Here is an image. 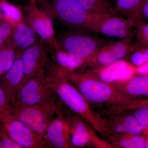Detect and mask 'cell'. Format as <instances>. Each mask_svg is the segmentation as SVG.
<instances>
[{
	"label": "cell",
	"mask_w": 148,
	"mask_h": 148,
	"mask_svg": "<svg viewBox=\"0 0 148 148\" xmlns=\"http://www.w3.org/2000/svg\"><path fill=\"white\" fill-rule=\"evenodd\" d=\"M59 48L87 61L90 56L109 41L83 32H73L63 34L56 38Z\"/></svg>",
	"instance_id": "5"
},
{
	"label": "cell",
	"mask_w": 148,
	"mask_h": 148,
	"mask_svg": "<svg viewBox=\"0 0 148 148\" xmlns=\"http://www.w3.org/2000/svg\"><path fill=\"white\" fill-rule=\"evenodd\" d=\"M3 18L2 14L1 12V10H0V23L3 21Z\"/></svg>",
	"instance_id": "36"
},
{
	"label": "cell",
	"mask_w": 148,
	"mask_h": 148,
	"mask_svg": "<svg viewBox=\"0 0 148 148\" xmlns=\"http://www.w3.org/2000/svg\"><path fill=\"white\" fill-rule=\"evenodd\" d=\"M69 127L71 142L74 147L83 148L92 145L101 148H114L111 143L102 140L95 130L79 116L63 109Z\"/></svg>",
	"instance_id": "6"
},
{
	"label": "cell",
	"mask_w": 148,
	"mask_h": 148,
	"mask_svg": "<svg viewBox=\"0 0 148 148\" xmlns=\"http://www.w3.org/2000/svg\"><path fill=\"white\" fill-rule=\"evenodd\" d=\"M146 139L145 141V148H148V135H146Z\"/></svg>",
	"instance_id": "34"
},
{
	"label": "cell",
	"mask_w": 148,
	"mask_h": 148,
	"mask_svg": "<svg viewBox=\"0 0 148 148\" xmlns=\"http://www.w3.org/2000/svg\"><path fill=\"white\" fill-rule=\"evenodd\" d=\"M136 67V73L140 75H148V62Z\"/></svg>",
	"instance_id": "31"
},
{
	"label": "cell",
	"mask_w": 148,
	"mask_h": 148,
	"mask_svg": "<svg viewBox=\"0 0 148 148\" xmlns=\"http://www.w3.org/2000/svg\"><path fill=\"white\" fill-rule=\"evenodd\" d=\"M137 47L136 44L132 43V38L119 41H109L91 56L86 61V64L94 68L108 66L123 59Z\"/></svg>",
	"instance_id": "10"
},
{
	"label": "cell",
	"mask_w": 148,
	"mask_h": 148,
	"mask_svg": "<svg viewBox=\"0 0 148 148\" xmlns=\"http://www.w3.org/2000/svg\"><path fill=\"white\" fill-rule=\"evenodd\" d=\"M111 84L130 98L148 97V75H135L127 81Z\"/></svg>",
	"instance_id": "17"
},
{
	"label": "cell",
	"mask_w": 148,
	"mask_h": 148,
	"mask_svg": "<svg viewBox=\"0 0 148 148\" xmlns=\"http://www.w3.org/2000/svg\"><path fill=\"white\" fill-rule=\"evenodd\" d=\"M21 58L24 78L20 86L33 77L45 73L49 68V57L46 48L42 43L38 42L23 51Z\"/></svg>",
	"instance_id": "11"
},
{
	"label": "cell",
	"mask_w": 148,
	"mask_h": 148,
	"mask_svg": "<svg viewBox=\"0 0 148 148\" xmlns=\"http://www.w3.org/2000/svg\"><path fill=\"white\" fill-rule=\"evenodd\" d=\"M37 36L33 29L24 21L14 27L12 40L18 50L23 51L38 42Z\"/></svg>",
	"instance_id": "19"
},
{
	"label": "cell",
	"mask_w": 148,
	"mask_h": 148,
	"mask_svg": "<svg viewBox=\"0 0 148 148\" xmlns=\"http://www.w3.org/2000/svg\"><path fill=\"white\" fill-rule=\"evenodd\" d=\"M88 13L99 15H118L119 12L107 0H75Z\"/></svg>",
	"instance_id": "21"
},
{
	"label": "cell",
	"mask_w": 148,
	"mask_h": 148,
	"mask_svg": "<svg viewBox=\"0 0 148 148\" xmlns=\"http://www.w3.org/2000/svg\"><path fill=\"white\" fill-rule=\"evenodd\" d=\"M124 125L126 134L140 135L143 132V130L134 115L128 114L121 116Z\"/></svg>",
	"instance_id": "24"
},
{
	"label": "cell",
	"mask_w": 148,
	"mask_h": 148,
	"mask_svg": "<svg viewBox=\"0 0 148 148\" xmlns=\"http://www.w3.org/2000/svg\"><path fill=\"white\" fill-rule=\"evenodd\" d=\"M131 64L135 67L148 62V47L140 46L132 53L130 57Z\"/></svg>",
	"instance_id": "25"
},
{
	"label": "cell",
	"mask_w": 148,
	"mask_h": 148,
	"mask_svg": "<svg viewBox=\"0 0 148 148\" xmlns=\"http://www.w3.org/2000/svg\"><path fill=\"white\" fill-rule=\"evenodd\" d=\"M136 37L138 47H148V24L144 22L136 29Z\"/></svg>",
	"instance_id": "28"
},
{
	"label": "cell",
	"mask_w": 148,
	"mask_h": 148,
	"mask_svg": "<svg viewBox=\"0 0 148 148\" xmlns=\"http://www.w3.org/2000/svg\"><path fill=\"white\" fill-rule=\"evenodd\" d=\"M57 98L49 84L45 73L30 79L19 87L14 104L37 105L56 100Z\"/></svg>",
	"instance_id": "7"
},
{
	"label": "cell",
	"mask_w": 148,
	"mask_h": 148,
	"mask_svg": "<svg viewBox=\"0 0 148 148\" xmlns=\"http://www.w3.org/2000/svg\"><path fill=\"white\" fill-rule=\"evenodd\" d=\"M135 110L133 115L144 131L148 127V104H144Z\"/></svg>",
	"instance_id": "27"
},
{
	"label": "cell",
	"mask_w": 148,
	"mask_h": 148,
	"mask_svg": "<svg viewBox=\"0 0 148 148\" xmlns=\"http://www.w3.org/2000/svg\"><path fill=\"white\" fill-rule=\"evenodd\" d=\"M12 109V105L0 85V114H10Z\"/></svg>",
	"instance_id": "30"
},
{
	"label": "cell",
	"mask_w": 148,
	"mask_h": 148,
	"mask_svg": "<svg viewBox=\"0 0 148 148\" xmlns=\"http://www.w3.org/2000/svg\"><path fill=\"white\" fill-rule=\"evenodd\" d=\"M26 23L43 42L52 47L56 45L53 17L45 8H40L32 2L26 8Z\"/></svg>",
	"instance_id": "9"
},
{
	"label": "cell",
	"mask_w": 148,
	"mask_h": 148,
	"mask_svg": "<svg viewBox=\"0 0 148 148\" xmlns=\"http://www.w3.org/2000/svg\"><path fill=\"white\" fill-rule=\"evenodd\" d=\"M22 51L18 50L13 66L0 78V85L12 106L15 103L17 91L24 79V68L21 58Z\"/></svg>",
	"instance_id": "15"
},
{
	"label": "cell",
	"mask_w": 148,
	"mask_h": 148,
	"mask_svg": "<svg viewBox=\"0 0 148 148\" xmlns=\"http://www.w3.org/2000/svg\"><path fill=\"white\" fill-rule=\"evenodd\" d=\"M0 10L3 20L7 21L14 27L24 21V15L21 9L6 0H0Z\"/></svg>",
	"instance_id": "23"
},
{
	"label": "cell",
	"mask_w": 148,
	"mask_h": 148,
	"mask_svg": "<svg viewBox=\"0 0 148 148\" xmlns=\"http://www.w3.org/2000/svg\"><path fill=\"white\" fill-rule=\"evenodd\" d=\"M2 127L22 148H47L45 140L11 114H0Z\"/></svg>",
	"instance_id": "8"
},
{
	"label": "cell",
	"mask_w": 148,
	"mask_h": 148,
	"mask_svg": "<svg viewBox=\"0 0 148 148\" xmlns=\"http://www.w3.org/2000/svg\"><path fill=\"white\" fill-rule=\"evenodd\" d=\"M112 145L114 147L145 148L146 135L130 134H112L109 135Z\"/></svg>",
	"instance_id": "20"
},
{
	"label": "cell",
	"mask_w": 148,
	"mask_h": 148,
	"mask_svg": "<svg viewBox=\"0 0 148 148\" xmlns=\"http://www.w3.org/2000/svg\"><path fill=\"white\" fill-rule=\"evenodd\" d=\"M143 0H117L116 8L135 29L145 22L142 13Z\"/></svg>",
	"instance_id": "18"
},
{
	"label": "cell",
	"mask_w": 148,
	"mask_h": 148,
	"mask_svg": "<svg viewBox=\"0 0 148 148\" xmlns=\"http://www.w3.org/2000/svg\"><path fill=\"white\" fill-rule=\"evenodd\" d=\"M46 77L51 88L62 103L99 134L108 137L110 135L108 120L92 110L89 102L65 75L52 71Z\"/></svg>",
	"instance_id": "1"
},
{
	"label": "cell",
	"mask_w": 148,
	"mask_h": 148,
	"mask_svg": "<svg viewBox=\"0 0 148 148\" xmlns=\"http://www.w3.org/2000/svg\"><path fill=\"white\" fill-rule=\"evenodd\" d=\"M2 127L1 125V123H0V134H1V130Z\"/></svg>",
	"instance_id": "37"
},
{
	"label": "cell",
	"mask_w": 148,
	"mask_h": 148,
	"mask_svg": "<svg viewBox=\"0 0 148 148\" xmlns=\"http://www.w3.org/2000/svg\"><path fill=\"white\" fill-rule=\"evenodd\" d=\"M17 49L12 39L0 49V78L13 66L17 57Z\"/></svg>",
	"instance_id": "22"
},
{
	"label": "cell",
	"mask_w": 148,
	"mask_h": 148,
	"mask_svg": "<svg viewBox=\"0 0 148 148\" xmlns=\"http://www.w3.org/2000/svg\"><path fill=\"white\" fill-rule=\"evenodd\" d=\"M142 11L144 18L148 20V1L143 2Z\"/></svg>",
	"instance_id": "32"
},
{
	"label": "cell",
	"mask_w": 148,
	"mask_h": 148,
	"mask_svg": "<svg viewBox=\"0 0 148 148\" xmlns=\"http://www.w3.org/2000/svg\"><path fill=\"white\" fill-rule=\"evenodd\" d=\"M47 148H74L71 142L70 127L62 108L46 130Z\"/></svg>",
	"instance_id": "14"
},
{
	"label": "cell",
	"mask_w": 148,
	"mask_h": 148,
	"mask_svg": "<svg viewBox=\"0 0 148 148\" xmlns=\"http://www.w3.org/2000/svg\"><path fill=\"white\" fill-rule=\"evenodd\" d=\"M135 66L123 59L100 68H94L90 74L102 81L112 84L127 81L136 75Z\"/></svg>",
	"instance_id": "13"
},
{
	"label": "cell",
	"mask_w": 148,
	"mask_h": 148,
	"mask_svg": "<svg viewBox=\"0 0 148 148\" xmlns=\"http://www.w3.org/2000/svg\"><path fill=\"white\" fill-rule=\"evenodd\" d=\"M148 0H143V2L148 1Z\"/></svg>",
	"instance_id": "38"
},
{
	"label": "cell",
	"mask_w": 148,
	"mask_h": 148,
	"mask_svg": "<svg viewBox=\"0 0 148 148\" xmlns=\"http://www.w3.org/2000/svg\"><path fill=\"white\" fill-rule=\"evenodd\" d=\"M52 47L54 49L52 58L54 64L51 66L57 73L66 75V74L75 72L86 64L84 59L64 51L57 46Z\"/></svg>",
	"instance_id": "16"
},
{
	"label": "cell",
	"mask_w": 148,
	"mask_h": 148,
	"mask_svg": "<svg viewBox=\"0 0 148 148\" xmlns=\"http://www.w3.org/2000/svg\"><path fill=\"white\" fill-rule=\"evenodd\" d=\"M143 134L145 135H148V127L145 130H144L143 132Z\"/></svg>",
	"instance_id": "35"
},
{
	"label": "cell",
	"mask_w": 148,
	"mask_h": 148,
	"mask_svg": "<svg viewBox=\"0 0 148 148\" xmlns=\"http://www.w3.org/2000/svg\"><path fill=\"white\" fill-rule=\"evenodd\" d=\"M45 8L67 26L82 31L92 32L99 15L88 13L75 0H58L53 8Z\"/></svg>",
	"instance_id": "4"
},
{
	"label": "cell",
	"mask_w": 148,
	"mask_h": 148,
	"mask_svg": "<svg viewBox=\"0 0 148 148\" xmlns=\"http://www.w3.org/2000/svg\"><path fill=\"white\" fill-rule=\"evenodd\" d=\"M133 28L127 19L118 15H99L92 32L121 40L132 38Z\"/></svg>",
	"instance_id": "12"
},
{
	"label": "cell",
	"mask_w": 148,
	"mask_h": 148,
	"mask_svg": "<svg viewBox=\"0 0 148 148\" xmlns=\"http://www.w3.org/2000/svg\"><path fill=\"white\" fill-rule=\"evenodd\" d=\"M0 148H22L12 140L2 127L0 134Z\"/></svg>",
	"instance_id": "29"
},
{
	"label": "cell",
	"mask_w": 148,
	"mask_h": 148,
	"mask_svg": "<svg viewBox=\"0 0 148 148\" xmlns=\"http://www.w3.org/2000/svg\"><path fill=\"white\" fill-rule=\"evenodd\" d=\"M57 1H58V0H57Z\"/></svg>",
	"instance_id": "39"
},
{
	"label": "cell",
	"mask_w": 148,
	"mask_h": 148,
	"mask_svg": "<svg viewBox=\"0 0 148 148\" xmlns=\"http://www.w3.org/2000/svg\"><path fill=\"white\" fill-rule=\"evenodd\" d=\"M14 27L10 23L3 21L0 23V49L11 39Z\"/></svg>",
	"instance_id": "26"
},
{
	"label": "cell",
	"mask_w": 148,
	"mask_h": 148,
	"mask_svg": "<svg viewBox=\"0 0 148 148\" xmlns=\"http://www.w3.org/2000/svg\"><path fill=\"white\" fill-rule=\"evenodd\" d=\"M56 101L31 106L15 104L11 114L45 140L48 126L62 108Z\"/></svg>",
	"instance_id": "3"
},
{
	"label": "cell",
	"mask_w": 148,
	"mask_h": 148,
	"mask_svg": "<svg viewBox=\"0 0 148 148\" xmlns=\"http://www.w3.org/2000/svg\"><path fill=\"white\" fill-rule=\"evenodd\" d=\"M66 76L89 103L105 104L119 111L135 108L138 98L127 96L111 84L98 79L89 71L85 73L73 72Z\"/></svg>",
	"instance_id": "2"
},
{
	"label": "cell",
	"mask_w": 148,
	"mask_h": 148,
	"mask_svg": "<svg viewBox=\"0 0 148 148\" xmlns=\"http://www.w3.org/2000/svg\"><path fill=\"white\" fill-rule=\"evenodd\" d=\"M142 103L143 105L144 104H148V97L146 98H144L142 100Z\"/></svg>",
	"instance_id": "33"
}]
</instances>
